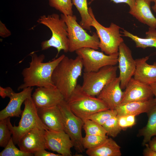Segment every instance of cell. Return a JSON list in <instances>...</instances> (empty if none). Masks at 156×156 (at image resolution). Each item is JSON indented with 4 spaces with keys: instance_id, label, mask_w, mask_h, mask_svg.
Here are the masks:
<instances>
[{
    "instance_id": "1",
    "label": "cell",
    "mask_w": 156,
    "mask_h": 156,
    "mask_svg": "<svg viewBox=\"0 0 156 156\" xmlns=\"http://www.w3.org/2000/svg\"><path fill=\"white\" fill-rule=\"evenodd\" d=\"M31 60L28 67L22 71L23 83L18 88V90L28 87L55 86L52 80L53 72L58 64L65 56L62 54L51 61L44 62V55H39L31 53Z\"/></svg>"
},
{
    "instance_id": "2",
    "label": "cell",
    "mask_w": 156,
    "mask_h": 156,
    "mask_svg": "<svg viewBox=\"0 0 156 156\" xmlns=\"http://www.w3.org/2000/svg\"><path fill=\"white\" fill-rule=\"evenodd\" d=\"M83 68L79 56L72 59L65 55L55 69L52 76V82L66 101L77 84Z\"/></svg>"
},
{
    "instance_id": "3",
    "label": "cell",
    "mask_w": 156,
    "mask_h": 156,
    "mask_svg": "<svg viewBox=\"0 0 156 156\" xmlns=\"http://www.w3.org/2000/svg\"><path fill=\"white\" fill-rule=\"evenodd\" d=\"M66 101L72 112L83 122L95 113L109 109L101 100L85 92L79 84Z\"/></svg>"
},
{
    "instance_id": "4",
    "label": "cell",
    "mask_w": 156,
    "mask_h": 156,
    "mask_svg": "<svg viewBox=\"0 0 156 156\" xmlns=\"http://www.w3.org/2000/svg\"><path fill=\"white\" fill-rule=\"evenodd\" d=\"M37 22L48 27L52 33L50 39L41 42L42 50L51 47L55 48L57 51L56 57L62 50L65 53L68 52L67 27L60 16L56 13L43 15L38 18Z\"/></svg>"
},
{
    "instance_id": "5",
    "label": "cell",
    "mask_w": 156,
    "mask_h": 156,
    "mask_svg": "<svg viewBox=\"0 0 156 156\" xmlns=\"http://www.w3.org/2000/svg\"><path fill=\"white\" fill-rule=\"evenodd\" d=\"M60 16L67 27L68 52H75L84 48L96 50L99 49L100 40L96 32H93L92 35L89 34L77 23L75 15L67 16L62 14Z\"/></svg>"
},
{
    "instance_id": "6",
    "label": "cell",
    "mask_w": 156,
    "mask_h": 156,
    "mask_svg": "<svg viewBox=\"0 0 156 156\" xmlns=\"http://www.w3.org/2000/svg\"><path fill=\"white\" fill-rule=\"evenodd\" d=\"M24 104V108L18 126H13L10 122V117L7 118L8 125L12 133V138L15 144H17L23 136L33 129L39 128L49 130L39 118L32 97L27 99Z\"/></svg>"
},
{
    "instance_id": "7",
    "label": "cell",
    "mask_w": 156,
    "mask_h": 156,
    "mask_svg": "<svg viewBox=\"0 0 156 156\" xmlns=\"http://www.w3.org/2000/svg\"><path fill=\"white\" fill-rule=\"evenodd\" d=\"M89 13L92 18L91 26L96 30L99 39V48L108 55L118 52L119 47L124 42L120 33V27L112 23L108 27L101 24L96 19L91 7L88 8Z\"/></svg>"
},
{
    "instance_id": "8",
    "label": "cell",
    "mask_w": 156,
    "mask_h": 156,
    "mask_svg": "<svg viewBox=\"0 0 156 156\" xmlns=\"http://www.w3.org/2000/svg\"><path fill=\"white\" fill-rule=\"evenodd\" d=\"M118 67L104 66L97 71L84 72L81 87L88 94L97 96L103 88L116 77Z\"/></svg>"
},
{
    "instance_id": "9",
    "label": "cell",
    "mask_w": 156,
    "mask_h": 156,
    "mask_svg": "<svg viewBox=\"0 0 156 156\" xmlns=\"http://www.w3.org/2000/svg\"><path fill=\"white\" fill-rule=\"evenodd\" d=\"M60 112L64 131L71 140L75 151L82 153L85 150L82 143V129L84 122L74 114L64 100L57 105Z\"/></svg>"
},
{
    "instance_id": "10",
    "label": "cell",
    "mask_w": 156,
    "mask_h": 156,
    "mask_svg": "<svg viewBox=\"0 0 156 156\" xmlns=\"http://www.w3.org/2000/svg\"><path fill=\"white\" fill-rule=\"evenodd\" d=\"M75 52L81 60L84 72L97 71L104 66H115L118 63V52L108 55L89 48H81Z\"/></svg>"
},
{
    "instance_id": "11",
    "label": "cell",
    "mask_w": 156,
    "mask_h": 156,
    "mask_svg": "<svg viewBox=\"0 0 156 156\" xmlns=\"http://www.w3.org/2000/svg\"><path fill=\"white\" fill-rule=\"evenodd\" d=\"M118 63L120 86L123 89L133 76L136 67L135 60L133 57L131 51L124 42L119 47Z\"/></svg>"
},
{
    "instance_id": "12",
    "label": "cell",
    "mask_w": 156,
    "mask_h": 156,
    "mask_svg": "<svg viewBox=\"0 0 156 156\" xmlns=\"http://www.w3.org/2000/svg\"><path fill=\"white\" fill-rule=\"evenodd\" d=\"M46 149L57 152L62 156H71L73 142L64 131L45 130L44 134Z\"/></svg>"
},
{
    "instance_id": "13",
    "label": "cell",
    "mask_w": 156,
    "mask_h": 156,
    "mask_svg": "<svg viewBox=\"0 0 156 156\" xmlns=\"http://www.w3.org/2000/svg\"><path fill=\"white\" fill-rule=\"evenodd\" d=\"M123 92L121 104L134 101L148 100L154 96L150 85L142 83L132 77Z\"/></svg>"
},
{
    "instance_id": "14",
    "label": "cell",
    "mask_w": 156,
    "mask_h": 156,
    "mask_svg": "<svg viewBox=\"0 0 156 156\" xmlns=\"http://www.w3.org/2000/svg\"><path fill=\"white\" fill-rule=\"evenodd\" d=\"M37 108H46L57 106L64 100L55 87H38L32 95Z\"/></svg>"
},
{
    "instance_id": "15",
    "label": "cell",
    "mask_w": 156,
    "mask_h": 156,
    "mask_svg": "<svg viewBox=\"0 0 156 156\" xmlns=\"http://www.w3.org/2000/svg\"><path fill=\"white\" fill-rule=\"evenodd\" d=\"M45 130L36 128L26 133L17 145L20 149L26 153L34 154L42 149H46L44 137Z\"/></svg>"
},
{
    "instance_id": "16",
    "label": "cell",
    "mask_w": 156,
    "mask_h": 156,
    "mask_svg": "<svg viewBox=\"0 0 156 156\" xmlns=\"http://www.w3.org/2000/svg\"><path fill=\"white\" fill-rule=\"evenodd\" d=\"M33 87H28L21 92H14L9 98L10 100L6 107L0 112V120L8 117H19L23 111L21 109L22 103L28 98L31 96Z\"/></svg>"
},
{
    "instance_id": "17",
    "label": "cell",
    "mask_w": 156,
    "mask_h": 156,
    "mask_svg": "<svg viewBox=\"0 0 156 156\" xmlns=\"http://www.w3.org/2000/svg\"><path fill=\"white\" fill-rule=\"evenodd\" d=\"M119 77H116L105 86L97 97L102 101L109 109H116L121 103L123 92Z\"/></svg>"
},
{
    "instance_id": "18",
    "label": "cell",
    "mask_w": 156,
    "mask_h": 156,
    "mask_svg": "<svg viewBox=\"0 0 156 156\" xmlns=\"http://www.w3.org/2000/svg\"><path fill=\"white\" fill-rule=\"evenodd\" d=\"M38 115L49 130L64 131L61 113L57 105L46 108H37Z\"/></svg>"
},
{
    "instance_id": "19",
    "label": "cell",
    "mask_w": 156,
    "mask_h": 156,
    "mask_svg": "<svg viewBox=\"0 0 156 156\" xmlns=\"http://www.w3.org/2000/svg\"><path fill=\"white\" fill-rule=\"evenodd\" d=\"M149 56L135 60V70L133 78L142 83L150 85L156 82V62L152 65L146 62Z\"/></svg>"
},
{
    "instance_id": "20",
    "label": "cell",
    "mask_w": 156,
    "mask_h": 156,
    "mask_svg": "<svg viewBox=\"0 0 156 156\" xmlns=\"http://www.w3.org/2000/svg\"><path fill=\"white\" fill-rule=\"evenodd\" d=\"M129 13L139 22L149 27L156 29V18L153 14L150 5L145 0H135Z\"/></svg>"
},
{
    "instance_id": "21",
    "label": "cell",
    "mask_w": 156,
    "mask_h": 156,
    "mask_svg": "<svg viewBox=\"0 0 156 156\" xmlns=\"http://www.w3.org/2000/svg\"><path fill=\"white\" fill-rule=\"evenodd\" d=\"M156 105V101L153 98L146 101H134L120 104L116 110L118 115L137 116L142 113H147Z\"/></svg>"
},
{
    "instance_id": "22",
    "label": "cell",
    "mask_w": 156,
    "mask_h": 156,
    "mask_svg": "<svg viewBox=\"0 0 156 156\" xmlns=\"http://www.w3.org/2000/svg\"><path fill=\"white\" fill-rule=\"evenodd\" d=\"M120 148L114 140L108 138L98 146L87 149L86 153L89 156H120Z\"/></svg>"
},
{
    "instance_id": "23",
    "label": "cell",
    "mask_w": 156,
    "mask_h": 156,
    "mask_svg": "<svg viewBox=\"0 0 156 156\" xmlns=\"http://www.w3.org/2000/svg\"><path fill=\"white\" fill-rule=\"evenodd\" d=\"M121 33L123 36L129 37L133 40L136 47L144 49L148 47L156 48V29L149 27L146 32L145 38L139 37L125 29Z\"/></svg>"
},
{
    "instance_id": "24",
    "label": "cell",
    "mask_w": 156,
    "mask_h": 156,
    "mask_svg": "<svg viewBox=\"0 0 156 156\" xmlns=\"http://www.w3.org/2000/svg\"><path fill=\"white\" fill-rule=\"evenodd\" d=\"M148 119L146 125L139 131V136H143L142 144L144 146L152 137H156V105L147 113Z\"/></svg>"
},
{
    "instance_id": "25",
    "label": "cell",
    "mask_w": 156,
    "mask_h": 156,
    "mask_svg": "<svg viewBox=\"0 0 156 156\" xmlns=\"http://www.w3.org/2000/svg\"><path fill=\"white\" fill-rule=\"evenodd\" d=\"M81 17L79 24L84 29L90 30L92 18L90 15L87 0H72Z\"/></svg>"
},
{
    "instance_id": "26",
    "label": "cell",
    "mask_w": 156,
    "mask_h": 156,
    "mask_svg": "<svg viewBox=\"0 0 156 156\" xmlns=\"http://www.w3.org/2000/svg\"><path fill=\"white\" fill-rule=\"evenodd\" d=\"M49 5L59 11L62 14L72 16L73 4L72 0H48Z\"/></svg>"
},
{
    "instance_id": "27",
    "label": "cell",
    "mask_w": 156,
    "mask_h": 156,
    "mask_svg": "<svg viewBox=\"0 0 156 156\" xmlns=\"http://www.w3.org/2000/svg\"><path fill=\"white\" fill-rule=\"evenodd\" d=\"M83 128L86 135H106L107 132L102 125L89 119L84 121Z\"/></svg>"
},
{
    "instance_id": "28",
    "label": "cell",
    "mask_w": 156,
    "mask_h": 156,
    "mask_svg": "<svg viewBox=\"0 0 156 156\" xmlns=\"http://www.w3.org/2000/svg\"><path fill=\"white\" fill-rule=\"evenodd\" d=\"M117 115L116 109H108L98 112L91 115L88 119L103 125L107 120Z\"/></svg>"
},
{
    "instance_id": "29",
    "label": "cell",
    "mask_w": 156,
    "mask_h": 156,
    "mask_svg": "<svg viewBox=\"0 0 156 156\" xmlns=\"http://www.w3.org/2000/svg\"><path fill=\"white\" fill-rule=\"evenodd\" d=\"M108 138L106 135H86L83 137V146L85 149L94 148L102 143Z\"/></svg>"
},
{
    "instance_id": "30",
    "label": "cell",
    "mask_w": 156,
    "mask_h": 156,
    "mask_svg": "<svg viewBox=\"0 0 156 156\" xmlns=\"http://www.w3.org/2000/svg\"><path fill=\"white\" fill-rule=\"evenodd\" d=\"M0 153V156H33V153L25 152L19 149L15 146L12 137L9 142Z\"/></svg>"
},
{
    "instance_id": "31",
    "label": "cell",
    "mask_w": 156,
    "mask_h": 156,
    "mask_svg": "<svg viewBox=\"0 0 156 156\" xmlns=\"http://www.w3.org/2000/svg\"><path fill=\"white\" fill-rule=\"evenodd\" d=\"M102 126L106 135L113 138L116 137L122 130L118 124L117 115L107 120Z\"/></svg>"
},
{
    "instance_id": "32",
    "label": "cell",
    "mask_w": 156,
    "mask_h": 156,
    "mask_svg": "<svg viewBox=\"0 0 156 156\" xmlns=\"http://www.w3.org/2000/svg\"><path fill=\"white\" fill-rule=\"evenodd\" d=\"M12 133L7 124V118L0 120V146L5 148L12 137Z\"/></svg>"
},
{
    "instance_id": "33",
    "label": "cell",
    "mask_w": 156,
    "mask_h": 156,
    "mask_svg": "<svg viewBox=\"0 0 156 156\" xmlns=\"http://www.w3.org/2000/svg\"><path fill=\"white\" fill-rule=\"evenodd\" d=\"M14 92L10 87L3 88L0 87V95L3 99L5 97L10 98Z\"/></svg>"
},
{
    "instance_id": "34",
    "label": "cell",
    "mask_w": 156,
    "mask_h": 156,
    "mask_svg": "<svg viewBox=\"0 0 156 156\" xmlns=\"http://www.w3.org/2000/svg\"><path fill=\"white\" fill-rule=\"evenodd\" d=\"M11 31L8 29L5 24L0 21V36L3 38L9 36L11 35Z\"/></svg>"
},
{
    "instance_id": "35",
    "label": "cell",
    "mask_w": 156,
    "mask_h": 156,
    "mask_svg": "<svg viewBox=\"0 0 156 156\" xmlns=\"http://www.w3.org/2000/svg\"><path fill=\"white\" fill-rule=\"evenodd\" d=\"M34 155L35 156H62L59 154H55L47 151L45 149H42L35 153Z\"/></svg>"
},
{
    "instance_id": "36",
    "label": "cell",
    "mask_w": 156,
    "mask_h": 156,
    "mask_svg": "<svg viewBox=\"0 0 156 156\" xmlns=\"http://www.w3.org/2000/svg\"><path fill=\"white\" fill-rule=\"evenodd\" d=\"M118 124L122 130H125L128 128L126 116H125L117 115Z\"/></svg>"
},
{
    "instance_id": "37",
    "label": "cell",
    "mask_w": 156,
    "mask_h": 156,
    "mask_svg": "<svg viewBox=\"0 0 156 156\" xmlns=\"http://www.w3.org/2000/svg\"><path fill=\"white\" fill-rule=\"evenodd\" d=\"M145 148L144 150L143 155L145 156H156V152L152 149L147 143L145 144Z\"/></svg>"
},
{
    "instance_id": "38",
    "label": "cell",
    "mask_w": 156,
    "mask_h": 156,
    "mask_svg": "<svg viewBox=\"0 0 156 156\" xmlns=\"http://www.w3.org/2000/svg\"><path fill=\"white\" fill-rule=\"evenodd\" d=\"M95 0H91L90 3ZM135 0H111L114 3H125L127 4L131 8L134 5Z\"/></svg>"
},
{
    "instance_id": "39",
    "label": "cell",
    "mask_w": 156,
    "mask_h": 156,
    "mask_svg": "<svg viewBox=\"0 0 156 156\" xmlns=\"http://www.w3.org/2000/svg\"><path fill=\"white\" fill-rule=\"evenodd\" d=\"M129 127H131L135 124V115H129L125 116Z\"/></svg>"
},
{
    "instance_id": "40",
    "label": "cell",
    "mask_w": 156,
    "mask_h": 156,
    "mask_svg": "<svg viewBox=\"0 0 156 156\" xmlns=\"http://www.w3.org/2000/svg\"><path fill=\"white\" fill-rule=\"evenodd\" d=\"M150 147L156 152V137L155 136L148 143Z\"/></svg>"
},
{
    "instance_id": "41",
    "label": "cell",
    "mask_w": 156,
    "mask_h": 156,
    "mask_svg": "<svg viewBox=\"0 0 156 156\" xmlns=\"http://www.w3.org/2000/svg\"><path fill=\"white\" fill-rule=\"evenodd\" d=\"M150 85L151 86L154 95L155 97V99L156 101V82L151 84Z\"/></svg>"
},
{
    "instance_id": "42",
    "label": "cell",
    "mask_w": 156,
    "mask_h": 156,
    "mask_svg": "<svg viewBox=\"0 0 156 156\" xmlns=\"http://www.w3.org/2000/svg\"><path fill=\"white\" fill-rule=\"evenodd\" d=\"M152 2L154 3L152 7L153 11L156 13V0H152Z\"/></svg>"
},
{
    "instance_id": "43",
    "label": "cell",
    "mask_w": 156,
    "mask_h": 156,
    "mask_svg": "<svg viewBox=\"0 0 156 156\" xmlns=\"http://www.w3.org/2000/svg\"><path fill=\"white\" fill-rule=\"evenodd\" d=\"M150 5L151 3L152 2V0H145Z\"/></svg>"
}]
</instances>
